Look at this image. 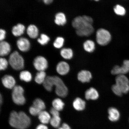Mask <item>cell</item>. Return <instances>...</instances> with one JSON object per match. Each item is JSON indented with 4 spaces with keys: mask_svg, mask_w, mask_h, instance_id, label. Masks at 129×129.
<instances>
[{
    "mask_svg": "<svg viewBox=\"0 0 129 129\" xmlns=\"http://www.w3.org/2000/svg\"><path fill=\"white\" fill-rule=\"evenodd\" d=\"M38 118L42 124L45 125L49 123L51 118L49 113L43 110L41 111L38 115Z\"/></svg>",
    "mask_w": 129,
    "mask_h": 129,
    "instance_id": "obj_19",
    "label": "cell"
},
{
    "mask_svg": "<svg viewBox=\"0 0 129 129\" xmlns=\"http://www.w3.org/2000/svg\"><path fill=\"white\" fill-rule=\"evenodd\" d=\"M114 10L115 13L119 15H124L126 13L125 8L119 5H117L114 7Z\"/></svg>",
    "mask_w": 129,
    "mask_h": 129,
    "instance_id": "obj_30",
    "label": "cell"
},
{
    "mask_svg": "<svg viewBox=\"0 0 129 129\" xmlns=\"http://www.w3.org/2000/svg\"><path fill=\"white\" fill-rule=\"evenodd\" d=\"M46 77V74L44 71L39 72L36 74L35 78V81L38 84H43Z\"/></svg>",
    "mask_w": 129,
    "mask_h": 129,
    "instance_id": "obj_26",
    "label": "cell"
},
{
    "mask_svg": "<svg viewBox=\"0 0 129 129\" xmlns=\"http://www.w3.org/2000/svg\"><path fill=\"white\" fill-rule=\"evenodd\" d=\"M116 84L118 86L122 93H126L129 91V80L124 75H118L116 78Z\"/></svg>",
    "mask_w": 129,
    "mask_h": 129,
    "instance_id": "obj_7",
    "label": "cell"
},
{
    "mask_svg": "<svg viewBox=\"0 0 129 129\" xmlns=\"http://www.w3.org/2000/svg\"><path fill=\"white\" fill-rule=\"evenodd\" d=\"M6 32L5 30L3 29H0V41H3L5 38Z\"/></svg>",
    "mask_w": 129,
    "mask_h": 129,
    "instance_id": "obj_37",
    "label": "cell"
},
{
    "mask_svg": "<svg viewBox=\"0 0 129 129\" xmlns=\"http://www.w3.org/2000/svg\"><path fill=\"white\" fill-rule=\"evenodd\" d=\"M96 38L97 42L98 44L101 46H106L110 42L111 35L107 30L100 28L96 31Z\"/></svg>",
    "mask_w": 129,
    "mask_h": 129,
    "instance_id": "obj_5",
    "label": "cell"
},
{
    "mask_svg": "<svg viewBox=\"0 0 129 129\" xmlns=\"http://www.w3.org/2000/svg\"><path fill=\"white\" fill-rule=\"evenodd\" d=\"M61 119L59 116L52 117L51 118L50 123L54 128H58L60 125Z\"/></svg>",
    "mask_w": 129,
    "mask_h": 129,
    "instance_id": "obj_29",
    "label": "cell"
},
{
    "mask_svg": "<svg viewBox=\"0 0 129 129\" xmlns=\"http://www.w3.org/2000/svg\"><path fill=\"white\" fill-rule=\"evenodd\" d=\"M50 112L52 115V117L59 116V112L53 107L51 108L50 110Z\"/></svg>",
    "mask_w": 129,
    "mask_h": 129,
    "instance_id": "obj_36",
    "label": "cell"
},
{
    "mask_svg": "<svg viewBox=\"0 0 129 129\" xmlns=\"http://www.w3.org/2000/svg\"><path fill=\"white\" fill-rule=\"evenodd\" d=\"M109 114L108 117L109 120L111 121H117L120 119V113L118 110L115 108H109L108 110Z\"/></svg>",
    "mask_w": 129,
    "mask_h": 129,
    "instance_id": "obj_14",
    "label": "cell"
},
{
    "mask_svg": "<svg viewBox=\"0 0 129 129\" xmlns=\"http://www.w3.org/2000/svg\"><path fill=\"white\" fill-rule=\"evenodd\" d=\"M77 34L81 37L88 36L94 32V28L92 25H85L76 29Z\"/></svg>",
    "mask_w": 129,
    "mask_h": 129,
    "instance_id": "obj_9",
    "label": "cell"
},
{
    "mask_svg": "<svg viewBox=\"0 0 129 129\" xmlns=\"http://www.w3.org/2000/svg\"><path fill=\"white\" fill-rule=\"evenodd\" d=\"M50 38L47 35L42 34L40 35V38L37 40L38 42L42 45H44L48 43L50 40Z\"/></svg>",
    "mask_w": 129,
    "mask_h": 129,
    "instance_id": "obj_32",
    "label": "cell"
},
{
    "mask_svg": "<svg viewBox=\"0 0 129 129\" xmlns=\"http://www.w3.org/2000/svg\"><path fill=\"white\" fill-rule=\"evenodd\" d=\"M41 111H43L46 108V105L42 100L40 98H37L34 101L33 105Z\"/></svg>",
    "mask_w": 129,
    "mask_h": 129,
    "instance_id": "obj_28",
    "label": "cell"
},
{
    "mask_svg": "<svg viewBox=\"0 0 129 129\" xmlns=\"http://www.w3.org/2000/svg\"><path fill=\"white\" fill-rule=\"evenodd\" d=\"M60 53L62 57L66 59H70L73 56L72 50L69 48H63L61 50Z\"/></svg>",
    "mask_w": 129,
    "mask_h": 129,
    "instance_id": "obj_25",
    "label": "cell"
},
{
    "mask_svg": "<svg viewBox=\"0 0 129 129\" xmlns=\"http://www.w3.org/2000/svg\"><path fill=\"white\" fill-rule=\"evenodd\" d=\"M112 89L113 92L117 96H121L123 93L120 88L116 84L113 85Z\"/></svg>",
    "mask_w": 129,
    "mask_h": 129,
    "instance_id": "obj_34",
    "label": "cell"
},
{
    "mask_svg": "<svg viewBox=\"0 0 129 129\" xmlns=\"http://www.w3.org/2000/svg\"><path fill=\"white\" fill-rule=\"evenodd\" d=\"M83 47L87 52L91 53L93 52L95 48V43L91 40H87L83 44Z\"/></svg>",
    "mask_w": 129,
    "mask_h": 129,
    "instance_id": "obj_24",
    "label": "cell"
},
{
    "mask_svg": "<svg viewBox=\"0 0 129 129\" xmlns=\"http://www.w3.org/2000/svg\"><path fill=\"white\" fill-rule=\"evenodd\" d=\"M93 19L89 16L86 15L79 16L76 17L72 21V26L76 29L85 25H92Z\"/></svg>",
    "mask_w": 129,
    "mask_h": 129,
    "instance_id": "obj_6",
    "label": "cell"
},
{
    "mask_svg": "<svg viewBox=\"0 0 129 129\" xmlns=\"http://www.w3.org/2000/svg\"><path fill=\"white\" fill-rule=\"evenodd\" d=\"M52 105L53 108L59 112L62 110L64 106L63 102L58 98H56L53 101Z\"/></svg>",
    "mask_w": 129,
    "mask_h": 129,
    "instance_id": "obj_23",
    "label": "cell"
},
{
    "mask_svg": "<svg viewBox=\"0 0 129 129\" xmlns=\"http://www.w3.org/2000/svg\"><path fill=\"white\" fill-rule=\"evenodd\" d=\"M58 129H64L62 127H59Z\"/></svg>",
    "mask_w": 129,
    "mask_h": 129,
    "instance_id": "obj_42",
    "label": "cell"
},
{
    "mask_svg": "<svg viewBox=\"0 0 129 129\" xmlns=\"http://www.w3.org/2000/svg\"><path fill=\"white\" fill-rule=\"evenodd\" d=\"M9 123L11 126L16 129H26L29 126L31 120L24 112L13 111L10 116Z\"/></svg>",
    "mask_w": 129,
    "mask_h": 129,
    "instance_id": "obj_1",
    "label": "cell"
},
{
    "mask_svg": "<svg viewBox=\"0 0 129 129\" xmlns=\"http://www.w3.org/2000/svg\"><path fill=\"white\" fill-rule=\"evenodd\" d=\"M111 73L113 75H124L128 73L129 71L126 67L123 65L121 67L116 65L115 66L111 71Z\"/></svg>",
    "mask_w": 129,
    "mask_h": 129,
    "instance_id": "obj_16",
    "label": "cell"
},
{
    "mask_svg": "<svg viewBox=\"0 0 129 129\" xmlns=\"http://www.w3.org/2000/svg\"><path fill=\"white\" fill-rule=\"evenodd\" d=\"M36 129H48L47 126L43 124H40L37 127Z\"/></svg>",
    "mask_w": 129,
    "mask_h": 129,
    "instance_id": "obj_38",
    "label": "cell"
},
{
    "mask_svg": "<svg viewBox=\"0 0 129 129\" xmlns=\"http://www.w3.org/2000/svg\"><path fill=\"white\" fill-rule=\"evenodd\" d=\"M129 71V60H125L123 61V64Z\"/></svg>",
    "mask_w": 129,
    "mask_h": 129,
    "instance_id": "obj_39",
    "label": "cell"
},
{
    "mask_svg": "<svg viewBox=\"0 0 129 129\" xmlns=\"http://www.w3.org/2000/svg\"><path fill=\"white\" fill-rule=\"evenodd\" d=\"M64 129H71L69 125L66 123H63L62 125V127Z\"/></svg>",
    "mask_w": 129,
    "mask_h": 129,
    "instance_id": "obj_40",
    "label": "cell"
},
{
    "mask_svg": "<svg viewBox=\"0 0 129 129\" xmlns=\"http://www.w3.org/2000/svg\"><path fill=\"white\" fill-rule=\"evenodd\" d=\"M9 62L11 67L14 70H20L24 68V63L23 58L17 51H14L10 55Z\"/></svg>",
    "mask_w": 129,
    "mask_h": 129,
    "instance_id": "obj_3",
    "label": "cell"
},
{
    "mask_svg": "<svg viewBox=\"0 0 129 129\" xmlns=\"http://www.w3.org/2000/svg\"><path fill=\"white\" fill-rule=\"evenodd\" d=\"M20 78L21 80L28 82L31 81L32 76L31 73L28 71H23L20 72Z\"/></svg>",
    "mask_w": 129,
    "mask_h": 129,
    "instance_id": "obj_27",
    "label": "cell"
},
{
    "mask_svg": "<svg viewBox=\"0 0 129 129\" xmlns=\"http://www.w3.org/2000/svg\"><path fill=\"white\" fill-rule=\"evenodd\" d=\"M29 112L30 114L32 115L36 116H38L41 111L32 106L30 107L29 109Z\"/></svg>",
    "mask_w": 129,
    "mask_h": 129,
    "instance_id": "obj_35",
    "label": "cell"
},
{
    "mask_svg": "<svg viewBox=\"0 0 129 129\" xmlns=\"http://www.w3.org/2000/svg\"><path fill=\"white\" fill-rule=\"evenodd\" d=\"M43 2H44L45 4H49L52 3L53 1L52 0H44V1H43Z\"/></svg>",
    "mask_w": 129,
    "mask_h": 129,
    "instance_id": "obj_41",
    "label": "cell"
},
{
    "mask_svg": "<svg viewBox=\"0 0 129 129\" xmlns=\"http://www.w3.org/2000/svg\"><path fill=\"white\" fill-rule=\"evenodd\" d=\"M67 20L66 16L63 13L59 12L56 14L54 22L59 25H63L66 24Z\"/></svg>",
    "mask_w": 129,
    "mask_h": 129,
    "instance_id": "obj_21",
    "label": "cell"
},
{
    "mask_svg": "<svg viewBox=\"0 0 129 129\" xmlns=\"http://www.w3.org/2000/svg\"><path fill=\"white\" fill-rule=\"evenodd\" d=\"M73 104L74 108L77 111L83 110L85 108V102L80 98H76L74 101Z\"/></svg>",
    "mask_w": 129,
    "mask_h": 129,
    "instance_id": "obj_20",
    "label": "cell"
},
{
    "mask_svg": "<svg viewBox=\"0 0 129 129\" xmlns=\"http://www.w3.org/2000/svg\"><path fill=\"white\" fill-rule=\"evenodd\" d=\"M8 66V62L5 58H0V70H5L7 68Z\"/></svg>",
    "mask_w": 129,
    "mask_h": 129,
    "instance_id": "obj_33",
    "label": "cell"
},
{
    "mask_svg": "<svg viewBox=\"0 0 129 129\" xmlns=\"http://www.w3.org/2000/svg\"><path fill=\"white\" fill-rule=\"evenodd\" d=\"M17 44L19 49L22 52H26L30 48V43L27 38H21L17 40Z\"/></svg>",
    "mask_w": 129,
    "mask_h": 129,
    "instance_id": "obj_11",
    "label": "cell"
},
{
    "mask_svg": "<svg viewBox=\"0 0 129 129\" xmlns=\"http://www.w3.org/2000/svg\"><path fill=\"white\" fill-rule=\"evenodd\" d=\"M48 84L51 88H52L54 86H55V93L58 96L61 98H64L67 96L68 88L62 80L58 77L49 76Z\"/></svg>",
    "mask_w": 129,
    "mask_h": 129,
    "instance_id": "obj_2",
    "label": "cell"
},
{
    "mask_svg": "<svg viewBox=\"0 0 129 129\" xmlns=\"http://www.w3.org/2000/svg\"><path fill=\"white\" fill-rule=\"evenodd\" d=\"M24 93L23 88L20 85H16L13 89L12 98L13 101L15 104L18 105L25 104L26 100Z\"/></svg>",
    "mask_w": 129,
    "mask_h": 129,
    "instance_id": "obj_4",
    "label": "cell"
},
{
    "mask_svg": "<svg viewBox=\"0 0 129 129\" xmlns=\"http://www.w3.org/2000/svg\"><path fill=\"white\" fill-rule=\"evenodd\" d=\"M64 42V39L63 38L58 37L53 43V46L56 48H60L63 46Z\"/></svg>",
    "mask_w": 129,
    "mask_h": 129,
    "instance_id": "obj_31",
    "label": "cell"
},
{
    "mask_svg": "<svg viewBox=\"0 0 129 129\" xmlns=\"http://www.w3.org/2000/svg\"><path fill=\"white\" fill-rule=\"evenodd\" d=\"M92 77L91 72L85 70L81 71L77 75L78 80L83 83L90 82Z\"/></svg>",
    "mask_w": 129,
    "mask_h": 129,
    "instance_id": "obj_13",
    "label": "cell"
},
{
    "mask_svg": "<svg viewBox=\"0 0 129 129\" xmlns=\"http://www.w3.org/2000/svg\"><path fill=\"white\" fill-rule=\"evenodd\" d=\"M25 27L22 24L18 23L13 27L12 33L14 36L18 37L23 34Z\"/></svg>",
    "mask_w": 129,
    "mask_h": 129,
    "instance_id": "obj_18",
    "label": "cell"
},
{
    "mask_svg": "<svg viewBox=\"0 0 129 129\" xmlns=\"http://www.w3.org/2000/svg\"><path fill=\"white\" fill-rule=\"evenodd\" d=\"M99 94L98 91L94 88H91L86 90L85 93V97L87 100H95L99 98Z\"/></svg>",
    "mask_w": 129,
    "mask_h": 129,
    "instance_id": "obj_15",
    "label": "cell"
},
{
    "mask_svg": "<svg viewBox=\"0 0 129 129\" xmlns=\"http://www.w3.org/2000/svg\"><path fill=\"white\" fill-rule=\"evenodd\" d=\"M33 64L35 69L39 72L44 71L48 67L47 60L42 56H38L35 57Z\"/></svg>",
    "mask_w": 129,
    "mask_h": 129,
    "instance_id": "obj_8",
    "label": "cell"
},
{
    "mask_svg": "<svg viewBox=\"0 0 129 129\" xmlns=\"http://www.w3.org/2000/svg\"><path fill=\"white\" fill-rule=\"evenodd\" d=\"M2 82L5 87L10 89L13 88L16 86L15 79L10 75H5L2 79Z\"/></svg>",
    "mask_w": 129,
    "mask_h": 129,
    "instance_id": "obj_10",
    "label": "cell"
},
{
    "mask_svg": "<svg viewBox=\"0 0 129 129\" xmlns=\"http://www.w3.org/2000/svg\"><path fill=\"white\" fill-rule=\"evenodd\" d=\"M10 45L7 42L1 41L0 43V56H1L7 55L10 52Z\"/></svg>",
    "mask_w": 129,
    "mask_h": 129,
    "instance_id": "obj_17",
    "label": "cell"
},
{
    "mask_svg": "<svg viewBox=\"0 0 129 129\" xmlns=\"http://www.w3.org/2000/svg\"><path fill=\"white\" fill-rule=\"evenodd\" d=\"M70 70V67L68 63L64 61L59 62L56 67V70L58 73L61 75H67Z\"/></svg>",
    "mask_w": 129,
    "mask_h": 129,
    "instance_id": "obj_12",
    "label": "cell"
},
{
    "mask_svg": "<svg viewBox=\"0 0 129 129\" xmlns=\"http://www.w3.org/2000/svg\"><path fill=\"white\" fill-rule=\"evenodd\" d=\"M27 33L30 38H35L38 36V30L36 26L34 25H29L27 29Z\"/></svg>",
    "mask_w": 129,
    "mask_h": 129,
    "instance_id": "obj_22",
    "label": "cell"
}]
</instances>
